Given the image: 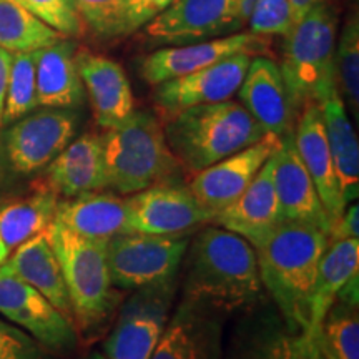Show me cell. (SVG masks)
I'll list each match as a JSON object with an SVG mask.
<instances>
[{"instance_id": "d6986e66", "label": "cell", "mask_w": 359, "mask_h": 359, "mask_svg": "<svg viewBox=\"0 0 359 359\" xmlns=\"http://www.w3.org/2000/svg\"><path fill=\"white\" fill-rule=\"evenodd\" d=\"M293 138L299 158L303 160L304 167L316 187L327 218L334 224L343 215L348 203L344 200L343 190H341L318 103L311 102L303 107L298 125L293 130Z\"/></svg>"}, {"instance_id": "52a82bcc", "label": "cell", "mask_w": 359, "mask_h": 359, "mask_svg": "<svg viewBox=\"0 0 359 359\" xmlns=\"http://www.w3.org/2000/svg\"><path fill=\"white\" fill-rule=\"evenodd\" d=\"M190 238L185 235H148L130 231L107 241L111 285L122 291L175 281Z\"/></svg>"}, {"instance_id": "ee69618b", "label": "cell", "mask_w": 359, "mask_h": 359, "mask_svg": "<svg viewBox=\"0 0 359 359\" xmlns=\"http://www.w3.org/2000/svg\"><path fill=\"white\" fill-rule=\"evenodd\" d=\"M83 359H107V356L103 353H98V351H92L88 354V356H85Z\"/></svg>"}, {"instance_id": "30bf717a", "label": "cell", "mask_w": 359, "mask_h": 359, "mask_svg": "<svg viewBox=\"0 0 359 359\" xmlns=\"http://www.w3.org/2000/svg\"><path fill=\"white\" fill-rule=\"evenodd\" d=\"M0 316L32 336L47 351L70 354L79 344L75 323L6 264L0 266Z\"/></svg>"}, {"instance_id": "7a4b0ae2", "label": "cell", "mask_w": 359, "mask_h": 359, "mask_svg": "<svg viewBox=\"0 0 359 359\" xmlns=\"http://www.w3.org/2000/svg\"><path fill=\"white\" fill-rule=\"evenodd\" d=\"M187 251L185 298L217 311H235L262 298L257 253L243 236L222 226L206 228Z\"/></svg>"}, {"instance_id": "74e56055", "label": "cell", "mask_w": 359, "mask_h": 359, "mask_svg": "<svg viewBox=\"0 0 359 359\" xmlns=\"http://www.w3.org/2000/svg\"><path fill=\"white\" fill-rule=\"evenodd\" d=\"M173 2L175 0H127V35L137 32Z\"/></svg>"}, {"instance_id": "8fae6325", "label": "cell", "mask_w": 359, "mask_h": 359, "mask_svg": "<svg viewBox=\"0 0 359 359\" xmlns=\"http://www.w3.org/2000/svg\"><path fill=\"white\" fill-rule=\"evenodd\" d=\"M132 231L148 235H185L203 223H212L213 213L196 200L190 188L167 182L133 193L127 198Z\"/></svg>"}, {"instance_id": "9c48e42d", "label": "cell", "mask_w": 359, "mask_h": 359, "mask_svg": "<svg viewBox=\"0 0 359 359\" xmlns=\"http://www.w3.org/2000/svg\"><path fill=\"white\" fill-rule=\"evenodd\" d=\"M175 281L133 291L103 341L107 359H151L170 320Z\"/></svg>"}, {"instance_id": "4fadbf2b", "label": "cell", "mask_w": 359, "mask_h": 359, "mask_svg": "<svg viewBox=\"0 0 359 359\" xmlns=\"http://www.w3.org/2000/svg\"><path fill=\"white\" fill-rule=\"evenodd\" d=\"M268 52L266 37L250 32H236L226 37L203 40L185 45H170L150 53L142 62V77L148 85L183 77L205 69L235 53L263 55Z\"/></svg>"}, {"instance_id": "5bb4252c", "label": "cell", "mask_w": 359, "mask_h": 359, "mask_svg": "<svg viewBox=\"0 0 359 359\" xmlns=\"http://www.w3.org/2000/svg\"><path fill=\"white\" fill-rule=\"evenodd\" d=\"M281 138L266 133L262 140L195 173L190 190L213 215L233 203L243 193L263 165L275 154Z\"/></svg>"}, {"instance_id": "e575fe53", "label": "cell", "mask_w": 359, "mask_h": 359, "mask_svg": "<svg viewBox=\"0 0 359 359\" xmlns=\"http://www.w3.org/2000/svg\"><path fill=\"white\" fill-rule=\"evenodd\" d=\"M62 37H82L87 30L72 0H15Z\"/></svg>"}, {"instance_id": "f546056e", "label": "cell", "mask_w": 359, "mask_h": 359, "mask_svg": "<svg viewBox=\"0 0 359 359\" xmlns=\"http://www.w3.org/2000/svg\"><path fill=\"white\" fill-rule=\"evenodd\" d=\"M64 39L15 0H0V47L11 53L35 52Z\"/></svg>"}, {"instance_id": "4316f807", "label": "cell", "mask_w": 359, "mask_h": 359, "mask_svg": "<svg viewBox=\"0 0 359 359\" xmlns=\"http://www.w3.org/2000/svg\"><path fill=\"white\" fill-rule=\"evenodd\" d=\"M302 333L280 313H264L245 321L226 359H302Z\"/></svg>"}, {"instance_id": "2e32d148", "label": "cell", "mask_w": 359, "mask_h": 359, "mask_svg": "<svg viewBox=\"0 0 359 359\" xmlns=\"http://www.w3.org/2000/svg\"><path fill=\"white\" fill-rule=\"evenodd\" d=\"M273 177L281 217L318 228L330 235L333 223L327 218L316 187L296 150L293 132L281 137L273 154Z\"/></svg>"}, {"instance_id": "484cf974", "label": "cell", "mask_w": 359, "mask_h": 359, "mask_svg": "<svg viewBox=\"0 0 359 359\" xmlns=\"http://www.w3.org/2000/svg\"><path fill=\"white\" fill-rule=\"evenodd\" d=\"M359 275V241L341 240L327 245L316 271L309 303V325L302 341H311L327 309L333 306L343 286Z\"/></svg>"}, {"instance_id": "d6a6232c", "label": "cell", "mask_w": 359, "mask_h": 359, "mask_svg": "<svg viewBox=\"0 0 359 359\" xmlns=\"http://www.w3.org/2000/svg\"><path fill=\"white\" fill-rule=\"evenodd\" d=\"M39 107L35 80V53H13L8 75L4 123H13Z\"/></svg>"}, {"instance_id": "603a6c76", "label": "cell", "mask_w": 359, "mask_h": 359, "mask_svg": "<svg viewBox=\"0 0 359 359\" xmlns=\"http://www.w3.org/2000/svg\"><path fill=\"white\" fill-rule=\"evenodd\" d=\"M55 219L77 235L97 241L132 231L127 198L111 193L92 191L58 200Z\"/></svg>"}, {"instance_id": "8d00e7d4", "label": "cell", "mask_w": 359, "mask_h": 359, "mask_svg": "<svg viewBox=\"0 0 359 359\" xmlns=\"http://www.w3.org/2000/svg\"><path fill=\"white\" fill-rule=\"evenodd\" d=\"M0 359H52L47 349L20 327L0 318Z\"/></svg>"}, {"instance_id": "1f68e13d", "label": "cell", "mask_w": 359, "mask_h": 359, "mask_svg": "<svg viewBox=\"0 0 359 359\" xmlns=\"http://www.w3.org/2000/svg\"><path fill=\"white\" fill-rule=\"evenodd\" d=\"M334 75L339 97L358 114L359 107V20L348 19L334 48Z\"/></svg>"}, {"instance_id": "d590c367", "label": "cell", "mask_w": 359, "mask_h": 359, "mask_svg": "<svg viewBox=\"0 0 359 359\" xmlns=\"http://www.w3.org/2000/svg\"><path fill=\"white\" fill-rule=\"evenodd\" d=\"M250 34L259 37H286L296 25L290 0H255L250 19Z\"/></svg>"}, {"instance_id": "277c9868", "label": "cell", "mask_w": 359, "mask_h": 359, "mask_svg": "<svg viewBox=\"0 0 359 359\" xmlns=\"http://www.w3.org/2000/svg\"><path fill=\"white\" fill-rule=\"evenodd\" d=\"M45 235L60 263L77 331L88 339L95 338L118 303L110 278L107 241L80 236L55 218Z\"/></svg>"}, {"instance_id": "83f0119b", "label": "cell", "mask_w": 359, "mask_h": 359, "mask_svg": "<svg viewBox=\"0 0 359 359\" xmlns=\"http://www.w3.org/2000/svg\"><path fill=\"white\" fill-rule=\"evenodd\" d=\"M318 107H320L323 116L327 145H330L331 156H333L341 190H343L346 203H351L358 198L359 188L358 137L354 133L346 107H344L338 90H334L325 100L318 103Z\"/></svg>"}, {"instance_id": "60d3db41", "label": "cell", "mask_w": 359, "mask_h": 359, "mask_svg": "<svg viewBox=\"0 0 359 359\" xmlns=\"http://www.w3.org/2000/svg\"><path fill=\"white\" fill-rule=\"evenodd\" d=\"M318 2H321V0H290L291 8H293V15H294L296 24H298V22L302 20L304 15H306L309 8L316 6Z\"/></svg>"}, {"instance_id": "3957f363", "label": "cell", "mask_w": 359, "mask_h": 359, "mask_svg": "<svg viewBox=\"0 0 359 359\" xmlns=\"http://www.w3.org/2000/svg\"><path fill=\"white\" fill-rule=\"evenodd\" d=\"M170 150L188 172L198 173L266 135L241 103L224 100L168 115L163 127Z\"/></svg>"}, {"instance_id": "b9f144b4", "label": "cell", "mask_w": 359, "mask_h": 359, "mask_svg": "<svg viewBox=\"0 0 359 359\" xmlns=\"http://www.w3.org/2000/svg\"><path fill=\"white\" fill-rule=\"evenodd\" d=\"M302 359H325V356L320 353V349H318L316 343L314 341H302Z\"/></svg>"}, {"instance_id": "7402d4cb", "label": "cell", "mask_w": 359, "mask_h": 359, "mask_svg": "<svg viewBox=\"0 0 359 359\" xmlns=\"http://www.w3.org/2000/svg\"><path fill=\"white\" fill-rule=\"evenodd\" d=\"M47 188L64 198L109 188L102 137L85 133L47 165Z\"/></svg>"}, {"instance_id": "f35d334b", "label": "cell", "mask_w": 359, "mask_h": 359, "mask_svg": "<svg viewBox=\"0 0 359 359\" xmlns=\"http://www.w3.org/2000/svg\"><path fill=\"white\" fill-rule=\"evenodd\" d=\"M359 236V206L358 203H348L344 208L343 215H341L338 222L333 224L330 235H327V241L334 243V241L341 240H358Z\"/></svg>"}, {"instance_id": "cb8c5ba5", "label": "cell", "mask_w": 359, "mask_h": 359, "mask_svg": "<svg viewBox=\"0 0 359 359\" xmlns=\"http://www.w3.org/2000/svg\"><path fill=\"white\" fill-rule=\"evenodd\" d=\"M34 53L39 105L47 109L79 107L85 100V88L75 62V43L64 37Z\"/></svg>"}, {"instance_id": "9a60e30c", "label": "cell", "mask_w": 359, "mask_h": 359, "mask_svg": "<svg viewBox=\"0 0 359 359\" xmlns=\"http://www.w3.org/2000/svg\"><path fill=\"white\" fill-rule=\"evenodd\" d=\"M250 62V53H235L193 74L158 83L155 102L170 115L188 107L230 100L243 82Z\"/></svg>"}, {"instance_id": "7bdbcfd3", "label": "cell", "mask_w": 359, "mask_h": 359, "mask_svg": "<svg viewBox=\"0 0 359 359\" xmlns=\"http://www.w3.org/2000/svg\"><path fill=\"white\" fill-rule=\"evenodd\" d=\"M8 255H11V250H8L6 241H4L2 236H0V266H2V264L7 262Z\"/></svg>"}, {"instance_id": "f1b7e54d", "label": "cell", "mask_w": 359, "mask_h": 359, "mask_svg": "<svg viewBox=\"0 0 359 359\" xmlns=\"http://www.w3.org/2000/svg\"><path fill=\"white\" fill-rule=\"evenodd\" d=\"M58 205V195L43 188L34 195L4 206L0 210V236L8 250L43 233L53 222Z\"/></svg>"}, {"instance_id": "ab89813d", "label": "cell", "mask_w": 359, "mask_h": 359, "mask_svg": "<svg viewBox=\"0 0 359 359\" xmlns=\"http://www.w3.org/2000/svg\"><path fill=\"white\" fill-rule=\"evenodd\" d=\"M13 53L4 50L0 47V127L4 125V107H6V95H7V85L8 75H11Z\"/></svg>"}, {"instance_id": "4dcf8cb0", "label": "cell", "mask_w": 359, "mask_h": 359, "mask_svg": "<svg viewBox=\"0 0 359 359\" xmlns=\"http://www.w3.org/2000/svg\"><path fill=\"white\" fill-rule=\"evenodd\" d=\"M313 341L325 359H359L358 306L336 299Z\"/></svg>"}, {"instance_id": "ac0fdd59", "label": "cell", "mask_w": 359, "mask_h": 359, "mask_svg": "<svg viewBox=\"0 0 359 359\" xmlns=\"http://www.w3.org/2000/svg\"><path fill=\"white\" fill-rule=\"evenodd\" d=\"M241 105L266 133L285 137L293 132L294 107L280 65L271 58H251L248 70L238 88Z\"/></svg>"}, {"instance_id": "836d02e7", "label": "cell", "mask_w": 359, "mask_h": 359, "mask_svg": "<svg viewBox=\"0 0 359 359\" xmlns=\"http://www.w3.org/2000/svg\"><path fill=\"white\" fill-rule=\"evenodd\" d=\"M85 27L103 39L127 35V0H72Z\"/></svg>"}, {"instance_id": "8992f818", "label": "cell", "mask_w": 359, "mask_h": 359, "mask_svg": "<svg viewBox=\"0 0 359 359\" xmlns=\"http://www.w3.org/2000/svg\"><path fill=\"white\" fill-rule=\"evenodd\" d=\"M338 19L333 7L321 0L285 37L280 65L294 110L320 103L336 88L334 48Z\"/></svg>"}, {"instance_id": "6da1fadb", "label": "cell", "mask_w": 359, "mask_h": 359, "mask_svg": "<svg viewBox=\"0 0 359 359\" xmlns=\"http://www.w3.org/2000/svg\"><path fill=\"white\" fill-rule=\"evenodd\" d=\"M327 245L325 231L288 219L251 245L263 288L268 290L283 320L302 336L309 325L311 291Z\"/></svg>"}, {"instance_id": "5b68a950", "label": "cell", "mask_w": 359, "mask_h": 359, "mask_svg": "<svg viewBox=\"0 0 359 359\" xmlns=\"http://www.w3.org/2000/svg\"><path fill=\"white\" fill-rule=\"evenodd\" d=\"M109 188L133 195L167 182L180 161L170 150L163 125L150 111H137L102 137Z\"/></svg>"}, {"instance_id": "d4e9b609", "label": "cell", "mask_w": 359, "mask_h": 359, "mask_svg": "<svg viewBox=\"0 0 359 359\" xmlns=\"http://www.w3.org/2000/svg\"><path fill=\"white\" fill-rule=\"evenodd\" d=\"M4 264L13 275H17L27 285L45 296L58 311L74 321L69 291H67L64 275H62L60 263L53 253L45 231L17 246L12 257H8Z\"/></svg>"}, {"instance_id": "e0dca14e", "label": "cell", "mask_w": 359, "mask_h": 359, "mask_svg": "<svg viewBox=\"0 0 359 359\" xmlns=\"http://www.w3.org/2000/svg\"><path fill=\"white\" fill-rule=\"evenodd\" d=\"M219 311L185 298L175 309L151 359H222Z\"/></svg>"}, {"instance_id": "ba28073f", "label": "cell", "mask_w": 359, "mask_h": 359, "mask_svg": "<svg viewBox=\"0 0 359 359\" xmlns=\"http://www.w3.org/2000/svg\"><path fill=\"white\" fill-rule=\"evenodd\" d=\"M255 0H175L147 22L154 45H185L236 34L250 19Z\"/></svg>"}, {"instance_id": "ffe728a7", "label": "cell", "mask_w": 359, "mask_h": 359, "mask_svg": "<svg viewBox=\"0 0 359 359\" xmlns=\"http://www.w3.org/2000/svg\"><path fill=\"white\" fill-rule=\"evenodd\" d=\"M75 62L95 122L105 130L125 122L135 111V100L122 65L88 50L75 53Z\"/></svg>"}, {"instance_id": "44dd1931", "label": "cell", "mask_w": 359, "mask_h": 359, "mask_svg": "<svg viewBox=\"0 0 359 359\" xmlns=\"http://www.w3.org/2000/svg\"><path fill=\"white\" fill-rule=\"evenodd\" d=\"M271 156L248 188L212 218V223L243 236L251 245L283 222L275 190Z\"/></svg>"}, {"instance_id": "7c38bea8", "label": "cell", "mask_w": 359, "mask_h": 359, "mask_svg": "<svg viewBox=\"0 0 359 359\" xmlns=\"http://www.w3.org/2000/svg\"><path fill=\"white\" fill-rule=\"evenodd\" d=\"M77 125V115L69 109H47L22 116L6 135L13 170L34 173L47 167L74 140Z\"/></svg>"}]
</instances>
